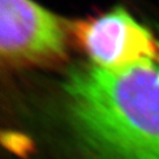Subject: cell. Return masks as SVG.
I'll list each match as a JSON object with an SVG mask.
<instances>
[{
  "mask_svg": "<svg viewBox=\"0 0 159 159\" xmlns=\"http://www.w3.org/2000/svg\"><path fill=\"white\" fill-rule=\"evenodd\" d=\"M68 33L91 60L108 72L153 65L159 44L152 33L124 7L68 24Z\"/></svg>",
  "mask_w": 159,
  "mask_h": 159,
  "instance_id": "2",
  "label": "cell"
},
{
  "mask_svg": "<svg viewBox=\"0 0 159 159\" xmlns=\"http://www.w3.org/2000/svg\"><path fill=\"white\" fill-rule=\"evenodd\" d=\"M67 32L57 16L33 0H0V53L10 67L61 63L67 54Z\"/></svg>",
  "mask_w": 159,
  "mask_h": 159,
  "instance_id": "3",
  "label": "cell"
},
{
  "mask_svg": "<svg viewBox=\"0 0 159 159\" xmlns=\"http://www.w3.org/2000/svg\"><path fill=\"white\" fill-rule=\"evenodd\" d=\"M64 90L70 120L94 159H159V70L74 68Z\"/></svg>",
  "mask_w": 159,
  "mask_h": 159,
  "instance_id": "1",
  "label": "cell"
}]
</instances>
